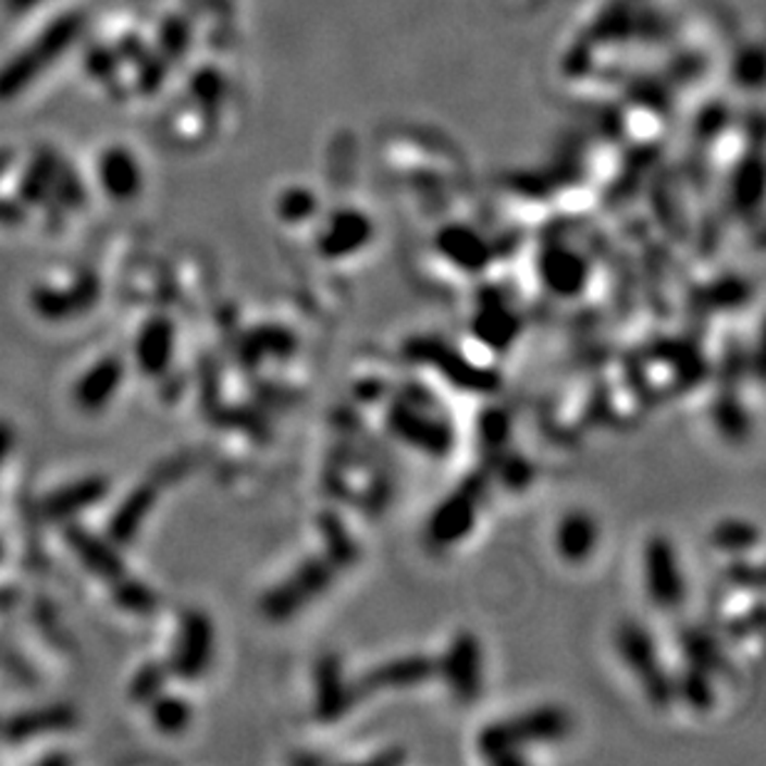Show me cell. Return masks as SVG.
I'll return each mask as SVG.
<instances>
[{
  "label": "cell",
  "instance_id": "obj_8",
  "mask_svg": "<svg viewBox=\"0 0 766 766\" xmlns=\"http://www.w3.org/2000/svg\"><path fill=\"white\" fill-rule=\"evenodd\" d=\"M176 328L166 316H151L139 328L135 341V360L145 378H162L172 368Z\"/></svg>",
  "mask_w": 766,
  "mask_h": 766
},
{
  "label": "cell",
  "instance_id": "obj_18",
  "mask_svg": "<svg viewBox=\"0 0 766 766\" xmlns=\"http://www.w3.org/2000/svg\"><path fill=\"white\" fill-rule=\"evenodd\" d=\"M474 514H477V504L471 494L461 492L457 496L447 498L432 519L434 539L444 543L461 539L471 529V523H474Z\"/></svg>",
  "mask_w": 766,
  "mask_h": 766
},
{
  "label": "cell",
  "instance_id": "obj_16",
  "mask_svg": "<svg viewBox=\"0 0 766 766\" xmlns=\"http://www.w3.org/2000/svg\"><path fill=\"white\" fill-rule=\"evenodd\" d=\"M598 523L591 514L571 511L560 519L556 529V551L568 564H583L598 543Z\"/></svg>",
  "mask_w": 766,
  "mask_h": 766
},
{
  "label": "cell",
  "instance_id": "obj_14",
  "mask_svg": "<svg viewBox=\"0 0 766 766\" xmlns=\"http://www.w3.org/2000/svg\"><path fill=\"white\" fill-rule=\"evenodd\" d=\"M325 578H328V568L323 566L310 568V564L302 566V571L293 576L288 583L275 588L269 598L263 601L265 616L286 618L291 613H296L302 603L313 598V595L320 591V585L325 583Z\"/></svg>",
  "mask_w": 766,
  "mask_h": 766
},
{
  "label": "cell",
  "instance_id": "obj_33",
  "mask_svg": "<svg viewBox=\"0 0 766 766\" xmlns=\"http://www.w3.org/2000/svg\"><path fill=\"white\" fill-rule=\"evenodd\" d=\"M11 162H13V155H11V151H8V149H0V174L5 172L8 164H11Z\"/></svg>",
  "mask_w": 766,
  "mask_h": 766
},
{
  "label": "cell",
  "instance_id": "obj_26",
  "mask_svg": "<svg viewBox=\"0 0 766 766\" xmlns=\"http://www.w3.org/2000/svg\"><path fill=\"white\" fill-rule=\"evenodd\" d=\"M52 186H55L58 196L67 203V207H77V203H83V199H85L83 184L77 182L75 174H73V180H70L67 172H58L55 174V184H52Z\"/></svg>",
  "mask_w": 766,
  "mask_h": 766
},
{
  "label": "cell",
  "instance_id": "obj_5",
  "mask_svg": "<svg viewBox=\"0 0 766 766\" xmlns=\"http://www.w3.org/2000/svg\"><path fill=\"white\" fill-rule=\"evenodd\" d=\"M618 647L622 660L630 665V670L645 684V692L655 702H665L670 697L675 688H670V680H667L663 672L653 638H650L643 628L635 626V622H626L618 632Z\"/></svg>",
  "mask_w": 766,
  "mask_h": 766
},
{
  "label": "cell",
  "instance_id": "obj_30",
  "mask_svg": "<svg viewBox=\"0 0 766 766\" xmlns=\"http://www.w3.org/2000/svg\"><path fill=\"white\" fill-rule=\"evenodd\" d=\"M112 67H114V58H112V52H95V55L90 58V70L95 75H110L112 73Z\"/></svg>",
  "mask_w": 766,
  "mask_h": 766
},
{
  "label": "cell",
  "instance_id": "obj_35",
  "mask_svg": "<svg viewBox=\"0 0 766 766\" xmlns=\"http://www.w3.org/2000/svg\"><path fill=\"white\" fill-rule=\"evenodd\" d=\"M0 558H3V546H0Z\"/></svg>",
  "mask_w": 766,
  "mask_h": 766
},
{
  "label": "cell",
  "instance_id": "obj_11",
  "mask_svg": "<svg viewBox=\"0 0 766 766\" xmlns=\"http://www.w3.org/2000/svg\"><path fill=\"white\" fill-rule=\"evenodd\" d=\"M124 360L120 355H107V358L97 360L75 385V405L83 412H100L112 403V397L118 395V390L124 380Z\"/></svg>",
  "mask_w": 766,
  "mask_h": 766
},
{
  "label": "cell",
  "instance_id": "obj_27",
  "mask_svg": "<svg viewBox=\"0 0 766 766\" xmlns=\"http://www.w3.org/2000/svg\"><path fill=\"white\" fill-rule=\"evenodd\" d=\"M25 219V211L21 203L0 199V226H15Z\"/></svg>",
  "mask_w": 766,
  "mask_h": 766
},
{
  "label": "cell",
  "instance_id": "obj_20",
  "mask_svg": "<svg viewBox=\"0 0 766 766\" xmlns=\"http://www.w3.org/2000/svg\"><path fill=\"white\" fill-rule=\"evenodd\" d=\"M149 717L155 721V727L166 737H176L189 729L194 719V709L189 702L180 694H157L155 700L149 702Z\"/></svg>",
  "mask_w": 766,
  "mask_h": 766
},
{
  "label": "cell",
  "instance_id": "obj_23",
  "mask_svg": "<svg viewBox=\"0 0 766 766\" xmlns=\"http://www.w3.org/2000/svg\"><path fill=\"white\" fill-rule=\"evenodd\" d=\"M55 174H58L55 159H52L50 155H40L30 164L28 174H25V180L21 184L23 199L30 201V203H38V201L46 199L52 189V184H55Z\"/></svg>",
  "mask_w": 766,
  "mask_h": 766
},
{
  "label": "cell",
  "instance_id": "obj_13",
  "mask_svg": "<svg viewBox=\"0 0 766 766\" xmlns=\"http://www.w3.org/2000/svg\"><path fill=\"white\" fill-rule=\"evenodd\" d=\"M157 504V489L151 484H141L135 492H129L122 498L118 509L107 519V536L114 546H127V543L139 536L141 527H145L147 516L151 514Z\"/></svg>",
  "mask_w": 766,
  "mask_h": 766
},
{
  "label": "cell",
  "instance_id": "obj_19",
  "mask_svg": "<svg viewBox=\"0 0 766 766\" xmlns=\"http://www.w3.org/2000/svg\"><path fill=\"white\" fill-rule=\"evenodd\" d=\"M318 712L320 717L335 719L347 709V688L335 657H328L325 663L318 665Z\"/></svg>",
  "mask_w": 766,
  "mask_h": 766
},
{
  "label": "cell",
  "instance_id": "obj_28",
  "mask_svg": "<svg viewBox=\"0 0 766 766\" xmlns=\"http://www.w3.org/2000/svg\"><path fill=\"white\" fill-rule=\"evenodd\" d=\"M162 38H164V46H166V50H172V55H180V50H182L184 40H186L184 30L180 28V23H172V25H169V28L164 30Z\"/></svg>",
  "mask_w": 766,
  "mask_h": 766
},
{
  "label": "cell",
  "instance_id": "obj_12",
  "mask_svg": "<svg viewBox=\"0 0 766 766\" xmlns=\"http://www.w3.org/2000/svg\"><path fill=\"white\" fill-rule=\"evenodd\" d=\"M107 494H110V479L102 474L83 477L48 494L46 502H42V514L52 521L75 519L77 514H83L100 504Z\"/></svg>",
  "mask_w": 766,
  "mask_h": 766
},
{
  "label": "cell",
  "instance_id": "obj_7",
  "mask_svg": "<svg viewBox=\"0 0 766 766\" xmlns=\"http://www.w3.org/2000/svg\"><path fill=\"white\" fill-rule=\"evenodd\" d=\"M436 672L459 700H477L481 692V647L477 638L465 632L454 640L444 660L436 663Z\"/></svg>",
  "mask_w": 766,
  "mask_h": 766
},
{
  "label": "cell",
  "instance_id": "obj_22",
  "mask_svg": "<svg viewBox=\"0 0 766 766\" xmlns=\"http://www.w3.org/2000/svg\"><path fill=\"white\" fill-rule=\"evenodd\" d=\"M172 675L169 672V665L164 663H145L135 672L129 682V700L135 702V705H149L151 700L157 697V694H162L166 688V677Z\"/></svg>",
  "mask_w": 766,
  "mask_h": 766
},
{
  "label": "cell",
  "instance_id": "obj_9",
  "mask_svg": "<svg viewBox=\"0 0 766 766\" xmlns=\"http://www.w3.org/2000/svg\"><path fill=\"white\" fill-rule=\"evenodd\" d=\"M67 548L77 556L79 564H83L92 576L102 578V581L112 583L114 578L124 576V560L118 554V546L112 541H104L102 536H97L90 529L79 527V523H67L65 531Z\"/></svg>",
  "mask_w": 766,
  "mask_h": 766
},
{
  "label": "cell",
  "instance_id": "obj_21",
  "mask_svg": "<svg viewBox=\"0 0 766 766\" xmlns=\"http://www.w3.org/2000/svg\"><path fill=\"white\" fill-rule=\"evenodd\" d=\"M110 595L118 603V608L132 613V616H151L157 610V593L147 583L129 578L127 573L114 578L110 583Z\"/></svg>",
  "mask_w": 766,
  "mask_h": 766
},
{
  "label": "cell",
  "instance_id": "obj_17",
  "mask_svg": "<svg viewBox=\"0 0 766 766\" xmlns=\"http://www.w3.org/2000/svg\"><path fill=\"white\" fill-rule=\"evenodd\" d=\"M100 180L104 192L118 201L135 199L141 189L137 159L124 149H110L100 162Z\"/></svg>",
  "mask_w": 766,
  "mask_h": 766
},
{
  "label": "cell",
  "instance_id": "obj_34",
  "mask_svg": "<svg viewBox=\"0 0 766 766\" xmlns=\"http://www.w3.org/2000/svg\"><path fill=\"white\" fill-rule=\"evenodd\" d=\"M70 762V756H65V754H50V756H46V759H42V764H67Z\"/></svg>",
  "mask_w": 766,
  "mask_h": 766
},
{
  "label": "cell",
  "instance_id": "obj_3",
  "mask_svg": "<svg viewBox=\"0 0 766 766\" xmlns=\"http://www.w3.org/2000/svg\"><path fill=\"white\" fill-rule=\"evenodd\" d=\"M213 660V622L207 613L186 610L180 622L174 655L169 660V672L182 680H199L207 675Z\"/></svg>",
  "mask_w": 766,
  "mask_h": 766
},
{
  "label": "cell",
  "instance_id": "obj_1",
  "mask_svg": "<svg viewBox=\"0 0 766 766\" xmlns=\"http://www.w3.org/2000/svg\"><path fill=\"white\" fill-rule=\"evenodd\" d=\"M83 28L85 15L79 11L62 15L55 23L48 25L33 46L25 48L21 55L13 58L0 70V100H11L25 85H30L50 62H55L62 55V50L73 46Z\"/></svg>",
  "mask_w": 766,
  "mask_h": 766
},
{
  "label": "cell",
  "instance_id": "obj_32",
  "mask_svg": "<svg viewBox=\"0 0 766 766\" xmlns=\"http://www.w3.org/2000/svg\"><path fill=\"white\" fill-rule=\"evenodd\" d=\"M13 601H15L13 591H0V608H11Z\"/></svg>",
  "mask_w": 766,
  "mask_h": 766
},
{
  "label": "cell",
  "instance_id": "obj_25",
  "mask_svg": "<svg viewBox=\"0 0 766 766\" xmlns=\"http://www.w3.org/2000/svg\"><path fill=\"white\" fill-rule=\"evenodd\" d=\"M715 539L721 543V546H750V541L754 539V531L750 523H742V521H729V523H721V527L717 529L715 533Z\"/></svg>",
  "mask_w": 766,
  "mask_h": 766
},
{
  "label": "cell",
  "instance_id": "obj_4",
  "mask_svg": "<svg viewBox=\"0 0 766 766\" xmlns=\"http://www.w3.org/2000/svg\"><path fill=\"white\" fill-rule=\"evenodd\" d=\"M100 279L95 273H79L73 286L67 288L38 286L33 291L30 302L35 316L50 320V323H62V320L90 313L100 300Z\"/></svg>",
  "mask_w": 766,
  "mask_h": 766
},
{
  "label": "cell",
  "instance_id": "obj_29",
  "mask_svg": "<svg viewBox=\"0 0 766 766\" xmlns=\"http://www.w3.org/2000/svg\"><path fill=\"white\" fill-rule=\"evenodd\" d=\"M13 442H15L13 427L8 424L5 420H0V469H3L8 454H11V449H13Z\"/></svg>",
  "mask_w": 766,
  "mask_h": 766
},
{
  "label": "cell",
  "instance_id": "obj_6",
  "mask_svg": "<svg viewBox=\"0 0 766 766\" xmlns=\"http://www.w3.org/2000/svg\"><path fill=\"white\" fill-rule=\"evenodd\" d=\"M645 585L650 598L663 608H675L684 595V578L675 546L663 536L650 539L645 546Z\"/></svg>",
  "mask_w": 766,
  "mask_h": 766
},
{
  "label": "cell",
  "instance_id": "obj_24",
  "mask_svg": "<svg viewBox=\"0 0 766 766\" xmlns=\"http://www.w3.org/2000/svg\"><path fill=\"white\" fill-rule=\"evenodd\" d=\"M477 328V335L486 345H504L506 341H511L516 333L514 318L509 313H502V310H486L484 320H479Z\"/></svg>",
  "mask_w": 766,
  "mask_h": 766
},
{
  "label": "cell",
  "instance_id": "obj_2",
  "mask_svg": "<svg viewBox=\"0 0 766 766\" xmlns=\"http://www.w3.org/2000/svg\"><path fill=\"white\" fill-rule=\"evenodd\" d=\"M568 717L560 709H536L486 727L479 737V750L492 762H519V750L533 742H554L566 734Z\"/></svg>",
  "mask_w": 766,
  "mask_h": 766
},
{
  "label": "cell",
  "instance_id": "obj_15",
  "mask_svg": "<svg viewBox=\"0 0 766 766\" xmlns=\"http://www.w3.org/2000/svg\"><path fill=\"white\" fill-rule=\"evenodd\" d=\"M436 675V660H430L424 655H407L397 657L387 665H380L378 670L365 675L362 688L365 692H380V690H397L409 688V684L424 682L427 677Z\"/></svg>",
  "mask_w": 766,
  "mask_h": 766
},
{
  "label": "cell",
  "instance_id": "obj_10",
  "mask_svg": "<svg viewBox=\"0 0 766 766\" xmlns=\"http://www.w3.org/2000/svg\"><path fill=\"white\" fill-rule=\"evenodd\" d=\"M77 725V712L70 705H50L28 712H17L8 721H0V739L13 744L30 742V739L70 732Z\"/></svg>",
  "mask_w": 766,
  "mask_h": 766
},
{
  "label": "cell",
  "instance_id": "obj_31",
  "mask_svg": "<svg viewBox=\"0 0 766 766\" xmlns=\"http://www.w3.org/2000/svg\"><path fill=\"white\" fill-rule=\"evenodd\" d=\"M40 0H5V5H8V11H13V13H23V11H28L30 5H38Z\"/></svg>",
  "mask_w": 766,
  "mask_h": 766
}]
</instances>
